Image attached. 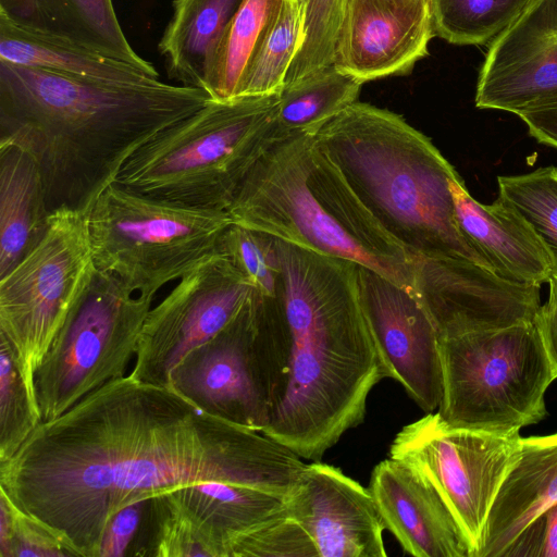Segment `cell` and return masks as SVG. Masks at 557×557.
Returning a JSON list of instances; mask_svg holds the SVG:
<instances>
[{"label":"cell","mask_w":557,"mask_h":557,"mask_svg":"<svg viewBox=\"0 0 557 557\" xmlns=\"http://www.w3.org/2000/svg\"><path fill=\"white\" fill-rule=\"evenodd\" d=\"M306 465L274 438L127 375L42 421L0 462V492L71 556L99 557L109 519L134 502L205 481L286 497Z\"/></svg>","instance_id":"6da1fadb"},{"label":"cell","mask_w":557,"mask_h":557,"mask_svg":"<svg viewBox=\"0 0 557 557\" xmlns=\"http://www.w3.org/2000/svg\"><path fill=\"white\" fill-rule=\"evenodd\" d=\"M280 278L262 295L271 371L263 434L321 461L362 423L367 399L388 372L361 302L357 263L275 238Z\"/></svg>","instance_id":"7a4b0ae2"},{"label":"cell","mask_w":557,"mask_h":557,"mask_svg":"<svg viewBox=\"0 0 557 557\" xmlns=\"http://www.w3.org/2000/svg\"><path fill=\"white\" fill-rule=\"evenodd\" d=\"M210 99L160 79L114 83L0 60V145L33 158L50 213H89L139 148Z\"/></svg>","instance_id":"3957f363"},{"label":"cell","mask_w":557,"mask_h":557,"mask_svg":"<svg viewBox=\"0 0 557 557\" xmlns=\"http://www.w3.org/2000/svg\"><path fill=\"white\" fill-rule=\"evenodd\" d=\"M313 138L380 225L413 258H463L486 267L457 223L449 182L459 174L400 115L356 101Z\"/></svg>","instance_id":"277c9868"},{"label":"cell","mask_w":557,"mask_h":557,"mask_svg":"<svg viewBox=\"0 0 557 557\" xmlns=\"http://www.w3.org/2000/svg\"><path fill=\"white\" fill-rule=\"evenodd\" d=\"M227 211L235 224L352 261L412 292L414 258L363 206L313 136L277 140Z\"/></svg>","instance_id":"5b68a950"},{"label":"cell","mask_w":557,"mask_h":557,"mask_svg":"<svg viewBox=\"0 0 557 557\" xmlns=\"http://www.w3.org/2000/svg\"><path fill=\"white\" fill-rule=\"evenodd\" d=\"M280 94L210 101L157 134L115 184L174 205L227 211L239 187L280 136Z\"/></svg>","instance_id":"8992f818"},{"label":"cell","mask_w":557,"mask_h":557,"mask_svg":"<svg viewBox=\"0 0 557 557\" xmlns=\"http://www.w3.org/2000/svg\"><path fill=\"white\" fill-rule=\"evenodd\" d=\"M448 424L500 435L547 416L544 395L556 375L533 322L438 336Z\"/></svg>","instance_id":"52a82bcc"},{"label":"cell","mask_w":557,"mask_h":557,"mask_svg":"<svg viewBox=\"0 0 557 557\" xmlns=\"http://www.w3.org/2000/svg\"><path fill=\"white\" fill-rule=\"evenodd\" d=\"M232 224L228 211L174 205L115 183L88 213L97 270L153 298L214 253Z\"/></svg>","instance_id":"ba28073f"},{"label":"cell","mask_w":557,"mask_h":557,"mask_svg":"<svg viewBox=\"0 0 557 557\" xmlns=\"http://www.w3.org/2000/svg\"><path fill=\"white\" fill-rule=\"evenodd\" d=\"M88 213H50L41 240L0 277V335L36 399L35 373L96 273Z\"/></svg>","instance_id":"9c48e42d"},{"label":"cell","mask_w":557,"mask_h":557,"mask_svg":"<svg viewBox=\"0 0 557 557\" xmlns=\"http://www.w3.org/2000/svg\"><path fill=\"white\" fill-rule=\"evenodd\" d=\"M153 299L97 271L35 373L42 421L61 416L87 394L125 376Z\"/></svg>","instance_id":"30bf717a"},{"label":"cell","mask_w":557,"mask_h":557,"mask_svg":"<svg viewBox=\"0 0 557 557\" xmlns=\"http://www.w3.org/2000/svg\"><path fill=\"white\" fill-rule=\"evenodd\" d=\"M520 446V434L457 428L437 412H428L396 434L389 458L406 465L436 491L471 557H476L491 507Z\"/></svg>","instance_id":"8fae6325"},{"label":"cell","mask_w":557,"mask_h":557,"mask_svg":"<svg viewBox=\"0 0 557 557\" xmlns=\"http://www.w3.org/2000/svg\"><path fill=\"white\" fill-rule=\"evenodd\" d=\"M257 294L252 281L216 250L150 309L131 377L170 387L171 373L180 361L222 331Z\"/></svg>","instance_id":"7c38bea8"},{"label":"cell","mask_w":557,"mask_h":557,"mask_svg":"<svg viewBox=\"0 0 557 557\" xmlns=\"http://www.w3.org/2000/svg\"><path fill=\"white\" fill-rule=\"evenodd\" d=\"M258 294L216 335L174 368L170 388L206 413L261 432L268 424L271 371Z\"/></svg>","instance_id":"4fadbf2b"},{"label":"cell","mask_w":557,"mask_h":557,"mask_svg":"<svg viewBox=\"0 0 557 557\" xmlns=\"http://www.w3.org/2000/svg\"><path fill=\"white\" fill-rule=\"evenodd\" d=\"M541 286L510 282L463 258H414L412 293L438 336L533 322Z\"/></svg>","instance_id":"5bb4252c"},{"label":"cell","mask_w":557,"mask_h":557,"mask_svg":"<svg viewBox=\"0 0 557 557\" xmlns=\"http://www.w3.org/2000/svg\"><path fill=\"white\" fill-rule=\"evenodd\" d=\"M363 310L388 377L426 413L438 409L443 376L436 327L416 295L357 264Z\"/></svg>","instance_id":"9a60e30c"},{"label":"cell","mask_w":557,"mask_h":557,"mask_svg":"<svg viewBox=\"0 0 557 557\" xmlns=\"http://www.w3.org/2000/svg\"><path fill=\"white\" fill-rule=\"evenodd\" d=\"M557 97V0L533 2L492 39L475 106L518 114Z\"/></svg>","instance_id":"2e32d148"},{"label":"cell","mask_w":557,"mask_h":557,"mask_svg":"<svg viewBox=\"0 0 557 557\" xmlns=\"http://www.w3.org/2000/svg\"><path fill=\"white\" fill-rule=\"evenodd\" d=\"M433 36L431 0H347L333 64L362 84L406 75Z\"/></svg>","instance_id":"e0dca14e"},{"label":"cell","mask_w":557,"mask_h":557,"mask_svg":"<svg viewBox=\"0 0 557 557\" xmlns=\"http://www.w3.org/2000/svg\"><path fill=\"white\" fill-rule=\"evenodd\" d=\"M286 513L306 531L318 557H386L384 523L368 488L321 461L306 465L286 496Z\"/></svg>","instance_id":"ac0fdd59"},{"label":"cell","mask_w":557,"mask_h":557,"mask_svg":"<svg viewBox=\"0 0 557 557\" xmlns=\"http://www.w3.org/2000/svg\"><path fill=\"white\" fill-rule=\"evenodd\" d=\"M385 529L416 557H471L468 544L436 491L398 460L372 470L368 487Z\"/></svg>","instance_id":"d6986e66"},{"label":"cell","mask_w":557,"mask_h":557,"mask_svg":"<svg viewBox=\"0 0 557 557\" xmlns=\"http://www.w3.org/2000/svg\"><path fill=\"white\" fill-rule=\"evenodd\" d=\"M449 188L458 226L490 270L515 283H548L555 274L552 256L513 206L500 197L491 205L476 201L460 176Z\"/></svg>","instance_id":"ffe728a7"},{"label":"cell","mask_w":557,"mask_h":557,"mask_svg":"<svg viewBox=\"0 0 557 557\" xmlns=\"http://www.w3.org/2000/svg\"><path fill=\"white\" fill-rule=\"evenodd\" d=\"M557 504V433L521 437L487 516L476 557H505L517 537Z\"/></svg>","instance_id":"44dd1931"},{"label":"cell","mask_w":557,"mask_h":557,"mask_svg":"<svg viewBox=\"0 0 557 557\" xmlns=\"http://www.w3.org/2000/svg\"><path fill=\"white\" fill-rule=\"evenodd\" d=\"M0 16L16 27L159 72L126 39L112 0H0Z\"/></svg>","instance_id":"7402d4cb"},{"label":"cell","mask_w":557,"mask_h":557,"mask_svg":"<svg viewBox=\"0 0 557 557\" xmlns=\"http://www.w3.org/2000/svg\"><path fill=\"white\" fill-rule=\"evenodd\" d=\"M169 493L200 527L216 557H230L238 537L286 512V497L247 485L205 481Z\"/></svg>","instance_id":"603a6c76"},{"label":"cell","mask_w":557,"mask_h":557,"mask_svg":"<svg viewBox=\"0 0 557 557\" xmlns=\"http://www.w3.org/2000/svg\"><path fill=\"white\" fill-rule=\"evenodd\" d=\"M49 216L33 158L14 145H0V277L41 240Z\"/></svg>","instance_id":"cb8c5ba5"},{"label":"cell","mask_w":557,"mask_h":557,"mask_svg":"<svg viewBox=\"0 0 557 557\" xmlns=\"http://www.w3.org/2000/svg\"><path fill=\"white\" fill-rule=\"evenodd\" d=\"M243 1L173 0L171 18L158 45L171 79L206 89L221 38Z\"/></svg>","instance_id":"d4e9b609"},{"label":"cell","mask_w":557,"mask_h":557,"mask_svg":"<svg viewBox=\"0 0 557 557\" xmlns=\"http://www.w3.org/2000/svg\"><path fill=\"white\" fill-rule=\"evenodd\" d=\"M0 60L114 83L145 84L159 79L133 64L21 29L1 16Z\"/></svg>","instance_id":"484cf974"},{"label":"cell","mask_w":557,"mask_h":557,"mask_svg":"<svg viewBox=\"0 0 557 557\" xmlns=\"http://www.w3.org/2000/svg\"><path fill=\"white\" fill-rule=\"evenodd\" d=\"M362 83L330 64L290 85L281 94L276 113L280 138L313 136L358 99Z\"/></svg>","instance_id":"4316f807"},{"label":"cell","mask_w":557,"mask_h":557,"mask_svg":"<svg viewBox=\"0 0 557 557\" xmlns=\"http://www.w3.org/2000/svg\"><path fill=\"white\" fill-rule=\"evenodd\" d=\"M284 0H244L228 23L206 84L213 100L239 98L247 70L274 25Z\"/></svg>","instance_id":"83f0119b"},{"label":"cell","mask_w":557,"mask_h":557,"mask_svg":"<svg viewBox=\"0 0 557 557\" xmlns=\"http://www.w3.org/2000/svg\"><path fill=\"white\" fill-rule=\"evenodd\" d=\"M131 556L216 557L197 522L169 492L151 497Z\"/></svg>","instance_id":"f1b7e54d"},{"label":"cell","mask_w":557,"mask_h":557,"mask_svg":"<svg viewBox=\"0 0 557 557\" xmlns=\"http://www.w3.org/2000/svg\"><path fill=\"white\" fill-rule=\"evenodd\" d=\"M533 0H431L435 35L481 46L516 21Z\"/></svg>","instance_id":"f546056e"},{"label":"cell","mask_w":557,"mask_h":557,"mask_svg":"<svg viewBox=\"0 0 557 557\" xmlns=\"http://www.w3.org/2000/svg\"><path fill=\"white\" fill-rule=\"evenodd\" d=\"M301 26V3L284 0L277 20L247 70L239 97L281 94L297 51Z\"/></svg>","instance_id":"4dcf8cb0"},{"label":"cell","mask_w":557,"mask_h":557,"mask_svg":"<svg viewBox=\"0 0 557 557\" xmlns=\"http://www.w3.org/2000/svg\"><path fill=\"white\" fill-rule=\"evenodd\" d=\"M502 199L528 221L552 256L557 274V166L520 175L497 176Z\"/></svg>","instance_id":"1f68e13d"},{"label":"cell","mask_w":557,"mask_h":557,"mask_svg":"<svg viewBox=\"0 0 557 557\" xmlns=\"http://www.w3.org/2000/svg\"><path fill=\"white\" fill-rule=\"evenodd\" d=\"M41 422L13 349L0 335V462L11 459Z\"/></svg>","instance_id":"d6a6232c"},{"label":"cell","mask_w":557,"mask_h":557,"mask_svg":"<svg viewBox=\"0 0 557 557\" xmlns=\"http://www.w3.org/2000/svg\"><path fill=\"white\" fill-rule=\"evenodd\" d=\"M346 2L347 0L305 2L301 35L284 87L333 63Z\"/></svg>","instance_id":"836d02e7"},{"label":"cell","mask_w":557,"mask_h":557,"mask_svg":"<svg viewBox=\"0 0 557 557\" xmlns=\"http://www.w3.org/2000/svg\"><path fill=\"white\" fill-rule=\"evenodd\" d=\"M218 250L252 281L263 297L275 295L281 268L273 236L233 223L222 235Z\"/></svg>","instance_id":"e575fe53"},{"label":"cell","mask_w":557,"mask_h":557,"mask_svg":"<svg viewBox=\"0 0 557 557\" xmlns=\"http://www.w3.org/2000/svg\"><path fill=\"white\" fill-rule=\"evenodd\" d=\"M230 557H318L313 542L286 512L238 537Z\"/></svg>","instance_id":"d590c367"},{"label":"cell","mask_w":557,"mask_h":557,"mask_svg":"<svg viewBox=\"0 0 557 557\" xmlns=\"http://www.w3.org/2000/svg\"><path fill=\"white\" fill-rule=\"evenodd\" d=\"M45 527L18 510L0 492V557H69Z\"/></svg>","instance_id":"8d00e7d4"},{"label":"cell","mask_w":557,"mask_h":557,"mask_svg":"<svg viewBox=\"0 0 557 557\" xmlns=\"http://www.w3.org/2000/svg\"><path fill=\"white\" fill-rule=\"evenodd\" d=\"M149 499L134 502L109 519L102 534L99 557L131 556L143 527Z\"/></svg>","instance_id":"74e56055"},{"label":"cell","mask_w":557,"mask_h":557,"mask_svg":"<svg viewBox=\"0 0 557 557\" xmlns=\"http://www.w3.org/2000/svg\"><path fill=\"white\" fill-rule=\"evenodd\" d=\"M548 284V298L540 306L533 323L557 377V274L549 278Z\"/></svg>","instance_id":"f35d334b"},{"label":"cell","mask_w":557,"mask_h":557,"mask_svg":"<svg viewBox=\"0 0 557 557\" xmlns=\"http://www.w3.org/2000/svg\"><path fill=\"white\" fill-rule=\"evenodd\" d=\"M537 141L557 149V97L517 114Z\"/></svg>","instance_id":"ab89813d"},{"label":"cell","mask_w":557,"mask_h":557,"mask_svg":"<svg viewBox=\"0 0 557 557\" xmlns=\"http://www.w3.org/2000/svg\"><path fill=\"white\" fill-rule=\"evenodd\" d=\"M544 539L541 557H557V504L543 515Z\"/></svg>","instance_id":"60d3db41"},{"label":"cell","mask_w":557,"mask_h":557,"mask_svg":"<svg viewBox=\"0 0 557 557\" xmlns=\"http://www.w3.org/2000/svg\"><path fill=\"white\" fill-rule=\"evenodd\" d=\"M300 2V0H298Z\"/></svg>","instance_id":"b9f144b4"}]
</instances>
